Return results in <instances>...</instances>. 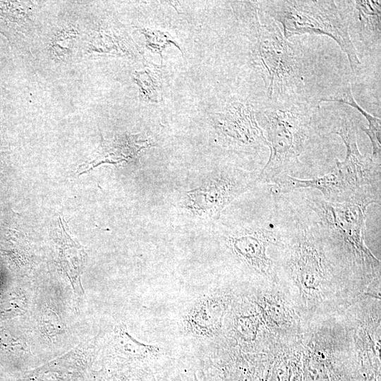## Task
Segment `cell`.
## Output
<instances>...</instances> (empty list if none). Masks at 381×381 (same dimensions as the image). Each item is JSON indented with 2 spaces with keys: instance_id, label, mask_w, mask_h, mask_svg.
Listing matches in <instances>:
<instances>
[{
  "instance_id": "ba28073f",
  "label": "cell",
  "mask_w": 381,
  "mask_h": 381,
  "mask_svg": "<svg viewBox=\"0 0 381 381\" xmlns=\"http://www.w3.org/2000/svg\"><path fill=\"white\" fill-rule=\"evenodd\" d=\"M258 8L253 6L250 15L255 37L253 63L263 80L270 100L293 97L304 82L299 56L272 18L265 14L266 20L260 21Z\"/></svg>"
},
{
  "instance_id": "ffe728a7",
  "label": "cell",
  "mask_w": 381,
  "mask_h": 381,
  "mask_svg": "<svg viewBox=\"0 0 381 381\" xmlns=\"http://www.w3.org/2000/svg\"><path fill=\"white\" fill-rule=\"evenodd\" d=\"M356 11L353 18L358 23L361 40L365 44H380L381 1L373 0L352 1Z\"/></svg>"
},
{
  "instance_id": "44dd1931",
  "label": "cell",
  "mask_w": 381,
  "mask_h": 381,
  "mask_svg": "<svg viewBox=\"0 0 381 381\" xmlns=\"http://www.w3.org/2000/svg\"><path fill=\"white\" fill-rule=\"evenodd\" d=\"M114 344L116 349L122 353L138 358L157 356L161 350L157 346L137 341L128 333L124 325H121L116 329Z\"/></svg>"
},
{
  "instance_id": "5bb4252c",
  "label": "cell",
  "mask_w": 381,
  "mask_h": 381,
  "mask_svg": "<svg viewBox=\"0 0 381 381\" xmlns=\"http://www.w3.org/2000/svg\"><path fill=\"white\" fill-rule=\"evenodd\" d=\"M232 293L233 291H227L195 301L183 320L186 331L195 337L218 335L233 303Z\"/></svg>"
},
{
  "instance_id": "9c48e42d",
  "label": "cell",
  "mask_w": 381,
  "mask_h": 381,
  "mask_svg": "<svg viewBox=\"0 0 381 381\" xmlns=\"http://www.w3.org/2000/svg\"><path fill=\"white\" fill-rule=\"evenodd\" d=\"M259 173L238 167H224L208 182L188 192L190 208L200 216L219 218L234 201L257 185Z\"/></svg>"
},
{
  "instance_id": "7a4b0ae2",
  "label": "cell",
  "mask_w": 381,
  "mask_h": 381,
  "mask_svg": "<svg viewBox=\"0 0 381 381\" xmlns=\"http://www.w3.org/2000/svg\"><path fill=\"white\" fill-rule=\"evenodd\" d=\"M315 110V105L294 97L271 101L255 112L270 150L258 184L274 185L286 176L310 179L334 166L339 158L329 152L325 141L331 133Z\"/></svg>"
},
{
  "instance_id": "ac0fdd59",
  "label": "cell",
  "mask_w": 381,
  "mask_h": 381,
  "mask_svg": "<svg viewBox=\"0 0 381 381\" xmlns=\"http://www.w3.org/2000/svg\"><path fill=\"white\" fill-rule=\"evenodd\" d=\"M48 40L49 56L56 62H66L78 53L82 28L73 22L57 23L51 30Z\"/></svg>"
},
{
  "instance_id": "5b68a950",
  "label": "cell",
  "mask_w": 381,
  "mask_h": 381,
  "mask_svg": "<svg viewBox=\"0 0 381 381\" xmlns=\"http://www.w3.org/2000/svg\"><path fill=\"white\" fill-rule=\"evenodd\" d=\"M322 231L336 255L364 295L381 282V264L365 243L368 207L325 200L316 190L303 189Z\"/></svg>"
},
{
  "instance_id": "277c9868",
  "label": "cell",
  "mask_w": 381,
  "mask_h": 381,
  "mask_svg": "<svg viewBox=\"0 0 381 381\" xmlns=\"http://www.w3.org/2000/svg\"><path fill=\"white\" fill-rule=\"evenodd\" d=\"M331 134L343 141L346 154L337 159L327 174L310 179L286 176L272 185L274 193H286L297 189L318 191L327 201L351 203L368 207L381 202V162L371 155L361 153L358 146V126L353 119L341 116L330 122Z\"/></svg>"
},
{
  "instance_id": "7c38bea8",
  "label": "cell",
  "mask_w": 381,
  "mask_h": 381,
  "mask_svg": "<svg viewBox=\"0 0 381 381\" xmlns=\"http://www.w3.org/2000/svg\"><path fill=\"white\" fill-rule=\"evenodd\" d=\"M251 293L250 301L271 334L283 345L299 341L306 325L282 289L276 284L258 286Z\"/></svg>"
},
{
  "instance_id": "4fadbf2b",
  "label": "cell",
  "mask_w": 381,
  "mask_h": 381,
  "mask_svg": "<svg viewBox=\"0 0 381 381\" xmlns=\"http://www.w3.org/2000/svg\"><path fill=\"white\" fill-rule=\"evenodd\" d=\"M39 1H0V32L17 49H29L37 35Z\"/></svg>"
},
{
  "instance_id": "6da1fadb",
  "label": "cell",
  "mask_w": 381,
  "mask_h": 381,
  "mask_svg": "<svg viewBox=\"0 0 381 381\" xmlns=\"http://www.w3.org/2000/svg\"><path fill=\"white\" fill-rule=\"evenodd\" d=\"M273 194L277 285L305 325L342 315L363 293L329 246L303 189Z\"/></svg>"
},
{
  "instance_id": "8fae6325",
  "label": "cell",
  "mask_w": 381,
  "mask_h": 381,
  "mask_svg": "<svg viewBox=\"0 0 381 381\" xmlns=\"http://www.w3.org/2000/svg\"><path fill=\"white\" fill-rule=\"evenodd\" d=\"M361 368L380 373V298L363 295L341 315Z\"/></svg>"
},
{
  "instance_id": "603a6c76",
  "label": "cell",
  "mask_w": 381,
  "mask_h": 381,
  "mask_svg": "<svg viewBox=\"0 0 381 381\" xmlns=\"http://www.w3.org/2000/svg\"><path fill=\"white\" fill-rule=\"evenodd\" d=\"M140 31L145 35L146 46L154 52H157L162 59V51L170 43L174 44L181 52L179 45L175 42L168 32L147 28H142Z\"/></svg>"
},
{
  "instance_id": "30bf717a",
  "label": "cell",
  "mask_w": 381,
  "mask_h": 381,
  "mask_svg": "<svg viewBox=\"0 0 381 381\" xmlns=\"http://www.w3.org/2000/svg\"><path fill=\"white\" fill-rule=\"evenodd\" d=\"M215 121L220 143L226 148L254 157L262 165L268 143L248 103L229 102Z\"/></svg>"
},
{
  "instance_id": "8992f818",
  "label": "cell",
  "mask_w": 381,
  "mask_h": 381,
  "mask_svg": "<svg viewBox=\"0 0 381 381\" xmlns=\"http://www.w3.org/2000/svg\"><path fill=\"white\" fill-rule=\"evenodd\" d=\"M301 346L303 381H363L358 353L341 315L306 324Z\"/></svg>"
},
{
  "instance_id": "9a60e30c",
  "label": "cell",
  "mask_w": 381,
  "mask_h": 381,
  "mask_svg": "<svg viewBox=\"0 0 381 381\" xmlns=\"http://www.w3.org/2000/svg\"><path fill=\"white\" fill-rule=\"evenodd\" d=\"M130 41L129 36L119 28L97 24L83 30L78 52L92 56L133 54V44Z\"/></svg>"
},
{
  "instance_id": "2e32d148",
  "label": "cell",
  "mask_w": 381,
  "mask_h": 381,
  "mask_svg": "<svg viewBox=\"0 0 381 381\" xmlns=\"http://www.w3.org/2000/svg\"><path fill=\"white\" fill-rule=\"evenodd\" d=\"M150 145L147 140H143L138 135L120 136L112 140L102 139L94 159L80 165L78 172L86 173L102 164H118L133 161L142 149Z\"/></svg>"
},
{
  "instance_id": "52a82bcc",
  "label": "cell",
  "mask_w": 381,
  "mask_h": 381,
  "mask_svg": "<svg viewBox=\"0 0 381 381\" xmlns=\"http://www.w3.org/2000/svg\"><path fill=\"white\" fill-rule=\"evenodd\" d=\"M260 4L263 13L281 24L286 39L303 34L329 37L346 54L352 71H358L361 62L349 33V10L329 0L263 1Z\"/></svg>"
},
{
  "instance_id": "7402d4cb",
  "label": "cell",
  "mask_w": 381,
  "mask_h": 381,
  "mask_svg": "<svg viewBox=\"0 0 381 381\" xmlns=\"http://www.w3.org/2000/svg\"><path fill=\"white\" fill-rule=\"evenodd\" d=\"M134 80L139 87L141 97L157 102L162 97V83L159 73L150 69L135 72Z\"/></svg>"
},
{
  "instance_id": "cb8c5ba5",
  "label": "cell",
  "mask_w": 381,
  "mask_h": 381,
  "mask_svg": "<svg viewBox=\"0 0 381 381\" xmlns=\"http://www.w3.org/2000/svg\"><path fill=\"white\" fill-rule=\"evenodd\" d=\"M50 313H47L44 315L43 321L44 326L47 332L54 334L56 332L61 331L62 327L59 323V319L56 318V315L54 314V316ZM47 332V333H48Z\"/></svg>"
},
{
  "instance_id": "3957f363",
  "label": "cell",
  "mask_w": 381,
  "mask_h": 381,
  "mask_svg": "<svg viewBox=\"0 0 381 381\" xmlns=\"http://www.w3.org/2000/svg\"><path fill=\"white\" fill-rule=\"evenodd\" d=\"M246 194L229 205L233 214L224 226L222 244L253 287L277 284L274 253L279 233L272 185L257 184Z\"/></svg>"
},
{
  "instance_id": "d6986e66",
  "label": "cell",
  "mask_w": 381,
  "mask_h": 381,
  "mask_svg": "<svg viewBox=\"0 0 381 381\" xmlns=\"http://www.w3.org/2000/svg\"><path fill=\"white\" fill-rule=\"evenodd\" d=\"M321 102H338L346 104L357 109L367 120L368 128L361 130L368 136L372 145L371 157L377 162H381V120L363 109L355 100L351 83L344 85L337 89L333 94L322 97Z\"/></svg>"
},
{
  "instance_id": "e0dca14e",
  "label": "cell",
  "mask_w": 381,
  "mask_h": 381,
  "mask_svg": "<svg viewBox=\"0 0 381 381\" xmlns=\"http://www.w3.org/2000/svg\"><path fill=\"white\" fill-rule=\"evenodd\" d=\"M56 231L54 241L58 251L59 263L71 280L73 286L80 288V279L84 265L83 250L70 236L66 224H63L60 217Z\"/></svg>"
}]
</instances>
